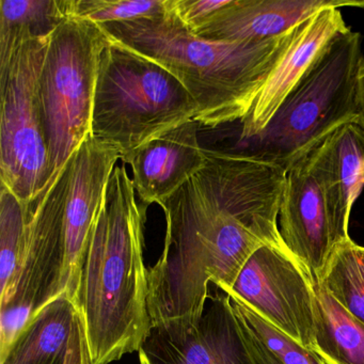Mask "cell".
I'll return each mask as SVG.
<instances>
[{
    "mask_svg": "<svg viewBox=\"0 0 364 364\" xmlns=\"http://www.w3.org/2000/svg\"><path fill=\"white\" fill-rule=\"evenodd\" d=\"M362 37L347 27L319 53L267 127L242 154L287 170L346 123L360 120Z\"/></svg>",
    "mask_w": 364,
    "mask_h": 364,
    "instance_id": "277c9868",
    "label": "cell"
},
{
    "mask_svg": "<svg viewBox=\"0 0 364 364\" xmlns=\"http://www.w3.org/2000/svg\"><path fill=\"white\" fill-rule=\"evenodd\" d=\"M329 7L364 9V0H230L195 35L210 41H265Z\"/></svg>",
    "mask_w": 364,
    "mask_h": 364,
    "instance_id": "9a60e30c",
    "label": "cell"
},
{
    "mask_svg": "<svg viewBox=\"0 0 364 364\" xmlns=\"http://www.w3.org/2000/svg\"><path fill=\"white\" fill-rule=\"evenodd\" d=\"M315 279L287 247L264 245L242 266L233 294L277 329L310 348L315 334Z\"/></svg>",
    "mask_w": 364,
    "mask_h": 364,
    "instance_id": "9c48e42d",
    "label": "cell"
},
{
    "mask_svg": "<svg viewBox=\"0 0 364 364\" xmlns=\"http://www.w3.org/2000/svg\"><path fill=\"white\" fill-rule=\"evenodd\" d=\"M63 364H91L82 315L78 311Z\"/></svg>",
    "mask_w": 364,
    "mask_h": 364,
    "instance_id": "d4e9b609",
    "label": "cell"
},
{
    "mask_svg": "<svg viewBox=\"0 0 364 364\" xmlns=\"http://www.w3.org/2000/svg\"><path fill=\"white\" fill-rule=\"evenodd\" d=\"M108 40L100 25L72 16L50 35L40 77L50 180L92 135L100 57Z\"/></svg>",
    "mask_w": 364,
    "mask_h": 364,
    "instance_id": "52a82bcc",
    "label": "cell"
},
{
    "mask_svg": "<svg viewBox=\"0 0 364 364\" xmlns=\"http://www.w3.org/2000/svg\"><path fill=\"white\" fill-rule=\"evenodd\" d=\"M78 309L60 296L46 304L0 355V364H63Z\"/></svg>",
    "mask_w": 364,
    "mask_h": 364,
    "instance_id": "e0dca14e",
    "label": "cell"
},
{
    "mask_svg": "<svg viewBox=\"0 0 364 364\" xmlns=\"http://www.w3.org/2000/svg\"><path fill=\"white\" fill-rule=\"evenodd\" d=\"M28 223V208L7 187L0 193V291L16 272Z\"/></svg>",
    "mask_w": 364,
    "mask_h": 364,
    "instance_id": "44dd1931",
    "label": "cell"
},
{
    "mask_svg": "<svg viewBox=\"0 0 364 364\" xmlns=\"http://www.w3.org/2000/svg\"><path fill=\"white\" fill-rule=\"evenodd\" d=\"M139 360L140 364H259L223 289L208 296L198 321L153 325L140 347Z\"/></svg>",
    "mask_w": 364,
    "mask_h": 364,
    "instance_id": "30bf717a",
    "label": "cell"
},
{
    "mask_svg": "<svg viewBox=\"0 0 364 364\" xmlns=\"http://www.w3.org/2000/svg\"><path fill=\"white\" fill-rule=\"evenodd\" d=\"M198 110L173 74L109 38L100 57L93 104L97 141L118 151L123 161L161 134L195 121Z\"/></svg>",
    "mask_w": 364,
    "mask_h": 364,
    "instance_id": "5b68a950",
    "label": "cell"
},
{
    "mask_svg": "<svg viewBox=\"0 0 364 364\" xmlns=\"http://www.w3.org/2000/svg\"><path fill=\"white\" fill-rule=\"evenodd\" d=\"M119 159L118 151L97 141L92 135L72 157L65 212V266L59 297L65 296L75 304L85 255L108 180Z\"/></svg>",
    "mask_w": 364,
    "mask_h": 364,
    "instance_id": "7c38bea8",
    "label": "cell"
},
{
    "mask_svg": "<svg viewBox=\"0 0 364 364\" xmlns=\"http://www.w3.org/2000/svg\"><path fill=\"white\" fill-rule=\"evenodd\" d=\"M312 349L325 364H364V325L315 280Z\"/></svg>",
    "mask_w": 364,
    "mask_h": 364,
    "instance_id": "ac0fdd59",
    "label": "cell"
},
{
    "mask_svg": "<svg viewBox=\"0 0 364 364\" xmlns=\"http://www.w3.org/2000/svg\"><path fill=\"white\" fill-rule=\"evenodd\" d=\"M146 208L137 201L125 164L116 166L85 255L76 300L91 364H109L139 351L150 334Z\"/></svg>",
    "mask_w": 364,
    "mask_h": 364,
    "instance_id": "7a4b0ae2",
    "label": "cell"
},
{
    "mask_svg": "<svg viewBox=\"0 0 364 364\" xmlns=\"http://www.w3.org/2000/svg\"><path fill=\"white\" fill-rule=\"evenodd\" d=\"M230 0H167V8L189 31L197 33Z\"/></svg>",
    "mask_w": 364,
    "mask_h": 364,
    "instance_id": "cb8c5ba5",
    "label": "cell"
},
{
    "mask_svg": "<svg viewBox=\"0 0 364 364\" xmlns=\"http://www.w3.org/2000/svg\"><path fill=\"white\" fill-rule=\"evenodd\" d=\"M358 101H359L360 122L364 127V56L358 75Z\"/></svg>",
    "mask_w": 364,
    "mask_h": 364,
    "instance_id": "4316f807",
    "label": "cell"
},
{
    "mask_svg": "<svg viewBox=\"0 0 364 364\" xmlns=\"http://www.w3.org/2000/svg\"><path fill=\"white\" fill-rule=\"evenodd\" d=\"M234 312L249 331L282 364H325L312 349L302 346L272 323L262 318L252 309L233 294L227 293Z\"/></svg>",
    "mask_w": 364,
    "mask_h": 364,
    "instance_id": "7402d4cb",
    "label": "cell"
},
{
    "mask_svg": "<svg viewBox=\"0 0 364 364\" xmlns=\"http://www.w3.org/2000/svg\"><path fill=\"white\" fill-rule=\"evenodd\" d=\"M319 169L332 229L340 244L348 240L353 203L364 187V127L353 121L318 146Z\"/></svg>",
    "mask_w": 364,
    "mask_h": 364,
    "instance_id": "2e32d148",
    "label": "cell"
},
{
    "mask_svg": "<svg viewBox=\"0 0 364 364\" xmlns=\"http://www.w3.org/2000/svg\"><path fill=\"white\" fill-rule=\"evenodd\" d=\"M50 38L0 29V178L26 208L50 181L40 95Z\"/></svg>",
    "mask_w": 364,
    "mask_h": 364,
    "instance_id": "8992f818",
    "label": "cell"
},
{
    "mask_svg": "<svg viewBox=\"0 0 364 364\" xmlns=\"http://www.w3.org/2000/svg\"><path fill=\"white\" fill-rule=\"evenodd\" d=\"M347 27L338 7L325 8L298 25L291 46L262 87L248 116L242 121V141L259 135L267 127L319 53Z\"/></svg>",
    "mask_w": 364,
    "mask_h": 364,
    "instance_id": "5bb4252c",
    "label": "cell"
},
{
    "mask_svg": "<svg viewBox=\"0 0 364 364\" xmlns=\"http://www.w3.org/2000/svg\"><path fill=\"white\" fill-rule=\"evenodd\" d=\"M199 123L189 121L161 134L123 159L133 172L141 203L161 204L205 165V149L198 139Z\"/></svg>",
    "mask_w": 364,
    "mask_h": 364,
    "instance_id": "4fadbf2b",
    "label": "cell"
},
{
    "mask_svg": "<svg viewBox=\"0 0 364 364\" xmlns=\"http://www.w3.org/2000/svg\"><path fill=\"white\" fill-rule=\"evenodd\" d=\"M72 159L29 204L28 223L16 272L0 291V355L24 326L59 297L65 266V212Z\"/></svg>",
    "mask_w": 364,
    "mask_h": 364,
    "instance_id": "ba28073f",
    "label": "cell"
},
{
    "mask_svg": "<svg viewBox=\"0 0 364 364\" xmlns=\"http://www.w3.org/2000/svg\"><path fill=\"white\" fill-rule=\"evenodd\" d=\"M65 16V0H0V29L50 37Z\"/></svg>",
    "mask_w": 364,
    "mask_h": 364,
    "instance_id": "603a6c76",
    "label": "cell"
},
{
    "mask_svg": "<svg viewBox=\"0 0 364 364\" xmlns=\"http://www.w3.org/2000/svg\"><path fill=\"white\" fill-rule=\"evenodd\" d=\"M205 165L159 204L165 248L148 269L152 323L201 318L208 284L232 289L264 245L287 247L279 212L287 170L242 153L205 149Z\"/></svg>",
    "mask_w": 364,
    "mask_h": 364,
    "instance_id": "6da1fadb",
    "label": "cell"
},
{
    "mask_svg": "<svg viewBox=\"0 0 364 364\" xmlns=\"http://www.w3.org/2000/svg\"><path fill=\"white\" fill-rule=\"evenodd\" d=\"M279 231L289 252L318 280L341 245L326 203L318 146L287 170Z\"/></svg>",
    "mask_w": 364,
    "mask_h": 364,
    "instance_id": "8fae6325",
    "label": "cell"
},
{
    "mask_svg": "<svg viewBox=\"0 0 364 364\" xmlns=\"http://www.w3.org/2000/svg\"><path fill=\"white\" fill-rule=\"evenodd\" d=\"M319 283L364 325V247L348 240L334 251Z\"/></svg>",
    "mask_w": 364,
    "mask_h": 364,
    "instance_id": "d6986e66",
    "label": "cell"
},
{
    "mask_svg": "<svg viewBox=\"0 0 364 364\" xmlns=\"http://www.w3.org/2000/svg\"><path fill=\"white\" fill-rule=\"evenodd\" d=\"M166 5L167 0H65L67 16L100 26L161 16Z\"/></svg>",
    "mask_w": 364,
    "mask_h": 364,
    "instance_id": "ffe728a7",
    "label": "cell"
},
{
    "mask_svg": "<svg viewBox=\"0 0 364 364\" xmlns=\"http://www.w3.org/2000/svg\"><path fill=\"white\" fill-rule=\"evenodd\" d=\"M237 316V315H236ZM240 319V318H238ZM245 331L247 333V338H248L249 343H250L251 348H252L253 353H255V358H257V363L259 364H282L250 331L248 328L244 325Z\"/></svg>",
    "mask_w": 364,
    "mask_h": 364,
    "instance_id": "484cf974",
    "label": "cell"
},
{
    "mask_svg": "<svg viewBox=\"0 0 364 364\" xmlns=\"http://www.w3.org/2000/svg\"><path fill=\"white\" fill-rule=\"evenodd\" d=\"M298 25L265 41H210L189 31L166 5L161 16L101 27L110 39L173 74L197 103L196 122L216 129L248 116Z\"/></svg>",
    "mask_w": 364,
    "mask_h": 364,
    "instance_id": "3957f363",
    "label": "cell"
}]
</instances>
